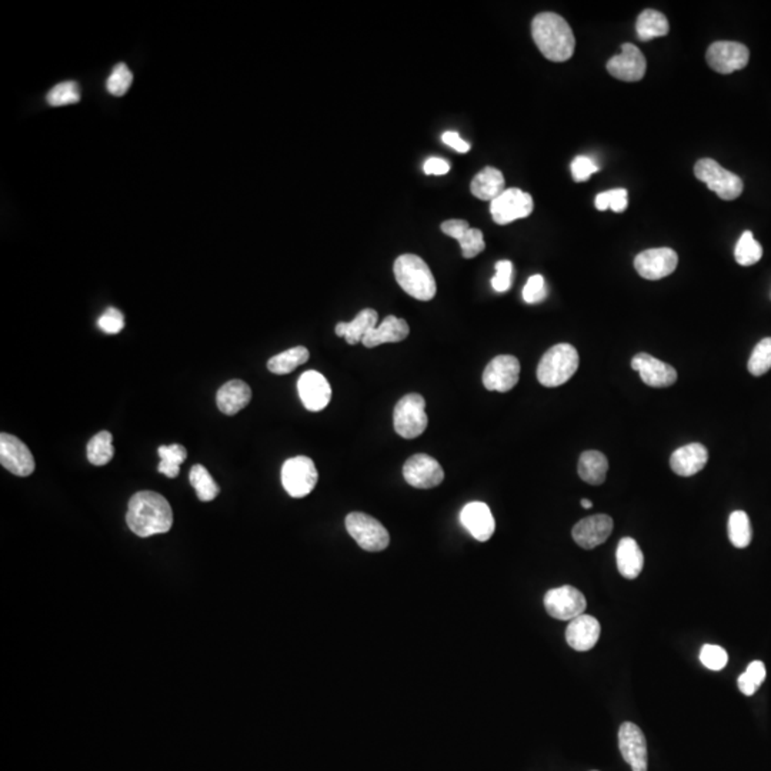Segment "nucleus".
<instances>
[{
  "label": "nucleus",
  "mask_w": 771,
  "mask_h": 771,
  "mask_svg": "<svg viewBox=\"0 0 771 771\" xmlns=\"http://www.w3.org/2000/svg\"><path fill=\"white\" fill-rule=\"evenodd\" d=\"M126 523L139 537L163 535L172 529V507L159 493L149 490L136 493L129 500Z\"/></svg>",
  "instance_id": "f257e3e1"
},
{
  "label": "nucleus",
  "mask_w": 771,
  "mask_h": 771,
  "mask_svg": "<svg viewBox=\"0 0 771 771\" xmlns=\"http://www.w3.org/2000/svg\"><path fill=\"white\" fill-rule=\"evenodd\" d=\"M531 37L538 51L549 61L562 63L573 56L576 39L570 25L556 13L545 12L531 22Z\"/></svg>",
  "instance_id": "f03ea898"
},
{
  "label": "nucleus",
  "mask_w": 771,
  "mask_h": 771,
  "mask_svg": "<svg viewBox=\"0 0 771 771\" xmlns=\"http://www.w3.org/2000/svg\"><path fill=\"white\" fill-rule=\"evenodd\" d=\"M398 286L420 301H429L436 296L438 286L431 267L416 255H402L393 266Z\"/></svg>",
  "instance_id": "7ed1b4c3"
},
{
  "label": "nucleus",
  "mask_w": 771,
  "mask_h": 771,
  "mask_svg": "<svg viewBox=\"0 0 771 771\" xmlns=\"http://www.w3.org/2000/svg\"><path fill=\"white\" fill-rule=\"evenodd\" d=\"M578 350L569 343L553 346L543 355L537 366V381L545 388H559L570 381L578 372Z\"/></svg>",
  "instance_id": "20e7f679"
},
{
  "label": "nucleus",
  "mask_w": 771,
  "mask_h": 771,
  "mask_svg": "<svg viewBox=\"0 0 771 771\" xmlns=\"http://www.w3.org/2000/svg\"><path fill=\"white\" fill-rule=\"evenodd\" d=\"M393 424L396 433L403 439L412 440L422 436L429 424L423 396L417 393L403 396L396 405Z\"/></svg>",
  "instance_id": "39448f33"
},
{
  "label": "nucleus",
  "mask_w": 771,
  "mask_h": 771,
  "mask_svg": "<svg viewBox=\"0 0 771 771\" xmlns=\"http://www.w3.org/2000/svg\"><path fill=\"white\" fill-rule=\"evenodd\" d=\"M694 175L723 201H735L744 189L742 177L728 172L713 159H700L694 165Z\"/></svg>",
  "instance_id": "423d86ee"
},
{
  "label": "nucleus",
  "mask_w": 771,
  "mask_h": 771,
  "mask_svg": "<svg viewBox=\"0 0 771 771\" xmlns=\"http://www.w3.org/2000/svg\"><path fill=\"white\" fill-rule=\"evenodd\" d=\"M319 480L316 464L310 457L298 455L284 462L282 467V485L287 495L301 499L313 492Z\"/></svg>",
  "instance_id": "0eeeda50"
},
{
  "label": "nucleus",
  "mask_w": 771,
  "mask_h": 771,
  "mask_svg": "<svg viewBox=\"0 0 771 771\" xmlns=\"http://www.w3.org/2000/svg\"><path fill=\"white\" fill-rule=\"evenodd\" d=\"M346 530L355 542L366 552H381L388 549L390 536L381 521L360 512H353L346 517Z\"/></svg>",
  "instance_id": "6e6552de"
},
{
  "label": "nucleus",
  "mask_w": 771,
  "mask_h": 771,
  "mask_svg": "<svg viewBox=\"0 0 771 771\" xmlns=\"http://www.w3.org/2000/svg\"><path fill=\"white\" fill-rule=\"evenodd\" d=\"M533 209H535L533 198L517 187L506 189L499 198L490 203L493 220L502 226L528 217L533 212Z\"/></svg>",
  "instance_id": "1a4fd4ad"
},
{
  "label": "nucleus",
  "mask_w": 771,
  "mask_h": 771,
  "mask_svg": "<svg viewBox=\"0 0 771 771\" xmlns=\"http://www.w3.org/2000/svg\"><path fill=\"white\" fill-rule=\"evenodd\" d=\"M586 604L585 595L573 586L552 588L545 595V610L557 620L571 621L585 614Z\"/></svg>",
  "instance_id": "9d476101"
},
{
  "label": "nucleus",
  "mask_w": 771,
  "mask_h": 771,
  "mask_svg": "<svg viewBox=\"0 0 771 771\" xmlns=\"http://www.w3.org/2000/svg\"><path fill=\"white\" fill-rule=\"evenodd\" d=\"M749 59V47L737 42H714L706 53L709 66L721 75L742 70L746 68Z\"/></svg>",
  "instance_id": "9b49d317"
},
{
  "label": "nucleus",
  "mask_w": 771,
  "mask_h": 771,
  "mask_svg": "<svg viewBox=\"0 0 771 771\" xmlns=\"http://www.w3.org/2000/svg\"><path fill=\"white\" fill-rule=\"evenodd\" d=\"M0 463L19 478H28L37 467L29 447L21 439L8 433L0 434Z\"/></svg>",
  "instance_id": "f8f14e48"
},
{
  "label": "nucleus",
  "mask_w": 771,
  "mask_h": 771,
  "mask_svg": "<svg viewBox=\"0 0 771 771\" xmlns=\"http://www.w3.org/2000/svg\"><path fill=\"white\" fill-rule=\"evenodd\" d=\"M403 478L412 488H433L445 480V472L438 460L431 455L419 453L405 463Z\"/></svg>",
  "instance_id": "ddd939ff"
},
{
  "label": "nucleus",
  "mask_w": 771,
  "mask_h": 771,
  "mask_svg": "<svg viewBox=\"0 0 771 771\" xmlns=\"http://www.w3.org/2000/svg\"><path fill=\"white\" fill-rule=\"evenodd\" d=\"M678 256L673 249L656 248L642 251L635 258V269L643 279L660 280L675 273Z\"/></svg>",
  "instance_id": "4468645a"
},
{
  "label": "nucleus",
  "mask_w": 771,
  "mask_h": 771,
  "mask_svg": "<svg viewBox=\"0 0 771 771\" xmlns=\"http://www.w3.org/2000/svg\"><path fill=\"white\" fill-rule=\"evenodd\" d=\"M647 62L639 47L633 44L621 45L620 54L607 62V72L614 79L639 82L646 75Z\"/></svg>",
  "instance_id": "2eb2a0df"
},
{
  "label": "nucleus",
  "mask_w": 771,
  "mask_h": 771,
  "mask_svg": "<svg viewBox=\"0 0 771 771\" xmlns=\"http://www.w3.org/2000/svg\"><path fill=\"white\" fill-rule=\"evenodd\" d=\"M521 362L510 355H500L488 363L483 373V384L490 391L506 393L519 383Z\"/></svg>",
  "instance_id": "dca6fc26"
},
{
  "label": "nucleus",
  "mask_w": 771,
  "mask_h": 771,
  "mask_svg": "<svg viewBox=\"0 0 771 771\" xmlns=\"http://www.w3.org/2000/svg\"><path fill=\"white\" fill-rule=\"evenodd\" d=\"M619 749L626 763L633 771H647V742L642 728L635 723L626 721L619 730Z\"/></svg>",
  "instance_id": "f3484780"
},
{
  "label": "nucleus",
  "mask_w": 771,
  "mask_h": 771,
  "mask_svg": "<svg viewBox=\"0 0 771 771\" xmlns=\"http://www.w3.org/2000/svg\"><path fill=\"white\" fill-rule=\"evenodd\" d=\"M298 391L301 403L308 412H322L331 403V384L316 370H308L299 377Z\"/></svg>",
  "instance_id": "a211bd4d"
},
{
  "label": "nucleus",
  "mask_w": 771,
  "mask_h": 771,
  "mask_svg": "<svg viewBox=\"0 0 771 771\" xmlns=\"http://www.w3.org/2000/svg\"><path fill=\"white\" fill-rule=\"evenodd\" d=\"M632 369L650 388H670L677 381V372L668 363L656 359L649 353H639L632 360Z\"/></svg>",
  "instance_id": "6ab92c4d"
},
{
  "label": "nucleus",
  "mask_w": 771,
  "mask_h": 771,
  "mask_svg": "<svg viewBox=\"0 0 771 771\" xmlns=\"http://www.w3.org/2000/svg\"><path fill=\"white\" fill-rule=\"evenodd\" d=\"M613 519L607 514H595L578 521L571 531L574 542L581 549L592 550L603 545L613 531Z\"/></svg>",
  "instance_id": "aec40b11"
},
{
  "label": "nucleus",
  "mask_w": 771,
  "mask_h": 771,
  "mask_svg": "<svg viewBox=\"0 0 771 771\" xmlns=\"http://www.w3.org/2000/svg\"><path fill=\"white\" fill-rule=\"evenodd\" d=\"M440 229L446 236L453 237L459 242L462 255L464 258H473L485 250L486 243L483 232L473 229L466 220L452 219L441 223Z\"/></svg>",
  "instance_id": "412c9836"
},
{
  "label": "nucleus",
  "mask_w": 771,
  "mask_h": 771,
  "mask_svg": "<svg viewBox=\"0 0 771 771\" xmlns=\"http://www.w3.org/2000/svg\"><path fill=\"white\" fill-rule=\"evenodd\" d=\"M460 521L479 542H488L495 533L496 521L486 503L472 502L463 507Z\"/></svg>",
  "instance_id": "4be33fe9"
},
{
  "label": "nucleus",
  "mask_w": 771,
  "mask_h": 771,
  "mask_svg": "<svg viewBox=\"0 0 771 771\" xmlns=\"http://www.w3.org/2000/svg\"><path fill=\"white\" fill-rule=\"evenodd\" d=\"M600 637V623L597 619L581 614L569 623L566 630L567 644L576 652H588L597 644Z\"/></svg>",
  "instance_id": "5701e85b"
},
{
  "label": "nucleus",
  "mask_w": 771,
  "mask_h": 771,
  "mask_svg": "<svg viewBox=\"0 0 771 771\" xmlns=\"http://www.w3.org/2000/svg\"><path fill=\"white\" fill-rule=\"evenodd\" d=\"M709 462V452L701 443H690L673 452L670 457L671 471L682 478H692L700 473Z\"/></svg>",
  "instance_id": "b1692460"
},
{
  "label": "nucleus",
  "mask_w": 771,
  "mask_h": 771,
  "mask_svg": "<svg viewBox=\"0 0 771 771\" xmlns=\"http://www.w3.org/2000/svg\"><path fill=\"white\" fill-rule=\"evenodd\" d=\"M410 327L405 319L400 317L388 316L381 322V326H376L369 332L363 339V346L367 349L377 348L384 343H398L407 339Z\"/></svg>",
  "instance_id": "393cba45"
},
{
  "label": "nucleus",
  "mask_w": 771,
  "mask_h": 771,
  "mask_svg": "<svg viewBox=\"0 0 771 771\" xmlns=\"http://www.w3.org/2000/svg\"><path fill=\"white\" fill-rule=\"evenodd\" d=\"M251 400V389L242 381H230L223 384L216 395V403L220 412L234 416L243 410Z\"/></svg>",
  "instance_id": "a878e982"
},
{
  "label": "nucleus",
  "mask_w": 771,
  "mask_h": 771,
  "mask_svg": "<svg viewBox=\"0 0 771 771\" xmlns=\"http://www.w3.org/2000/svg\"><path fill=\"white\" fill-rule=\"evenodd\" d=\"M616 562L617 569L623 578L628 580L639 578L644 566V556L635 538H621L617 545Z\"/></svg>",
  "instance_id": "bb28decb"
},
{
  "label": "nucleus",
  "mask_w": 771,
  "mask_h": 771,
  "mask_svg": "<svg viewBox=\"0 0 771 771\" xmlns=\"http://www.w3.org/2000/svg\"><path fill=\"white\" fill-rule=\"evenodd\" d=\"M504 191H506L504 176L499 169H496L492 166H488L485 169L480 170L472 180V194L480 201H488L492 203Z\"/></svg>",
  "instance_id": "cd10ccee"
},
{
  "label": "nucleus",
  "mask_w": 771,
  "mask_h": 771,
  "mask_svg": "<svg viewBox=\"0 0 771 771\" xmlns=\"http://www.w3.org/2000/svg\"><path fill=\"white\" fill-rule=\"evenodd\" d=\"M377 319H379V315H377L376 310H373V308H365L352 322H349V324L341 322V324H339L336 326V334L340 336V338H345L349 345H357V343L363 341L365 336L372 329L376 327Z\"/></svg>",
  "instance_id": "c85d7f7f"
},
{
  "label": "nucleus",
  "mask_w": 771,
  "mask_h": 771,
  "mask_svg": "<svg viewBox=\"0 0 771 771\" xmlns=\"http://www.w3.org/2000/svg\"><path fill=\"white\" fill-rule=\"evenodd\" d=\"M607 471H609V460L603 453L597 450L581 453L578 464L581 480L592 486L603 485L606 481Z\"/></svg>",
  "instance_id": "c756f323"
},
{
  "label": "nucleus",
  "mask_w": 771,
  "mask_h": 771,
  "mask_svg": "<svg viewBox=\"0 0 771 771\" xmlns=\"http://www.w3.org/2000/svg\"><path fill=\"white\" fill-rule=\"evenodd\" d=\"M636 32H637V37L643 42H647V40L668 35L670 25H668V18L661 12L654 11V9H646L637 18Z\"/></svg>",
  "instance_id": "7c9ffc66"
},
{
  "label": "nucleus",
  "mask_w": 771,
  "mask_h": 771,
  "mask_svg": "<svg viewBox=\"0 0 771 771\" xmlns=\"http://www.w3.org/2000/svg\"><path fill=\"white\" fill-rule=\"evenodd\" d=\"M308 357H310V353H308V349L298 346V348H291L286 352L273 356L272 359L267 362V369L275 374H289L301 365H305Z\"/></svg>",
  "instance_id": "2f4dec72"
},
{
  "label": "nucleus",
  "mask_w": 771,
  "mask_h": 771,
  "mask_svg": "<svg viewBox=\"0 0 771 771\" xmlns=\"http://www.w3.org/2000/svg\"><path fill=\"white\" fill-rule=\"evenodd\" d=\"M87 459L94 466H104L108 464L113 455H115V447H113V436L111 431H103L97 433L96 436L90 439L87 443Z\"/></svg>",
  "instance_id": "473e14b6"
},
{
  "label": "nucleus",
  "mask_w": 771,
  "mask_h": 771,
  "mask_svg": "<svg viewBox=\"0 0 771 771\" xmlns=\"http://www.w3.org/2000/svg\"><path fill=\"white\" fill-rule=\"evenodd\" d=\"M158 455L160 457L158 471L165 474L166 478L175 479L179 476L180 464L186 460L187 450L182 445L160 446L158 448Z\"/></svg>",
  "instance_id": "72a5a7b5"
},
{
  "label": "nucleus",
  "mask_w": 771,
  "mask_h": 771,
  "mask_svg": "<svg viewBox=\"0 0 771 771\" xmlns=\"http://www.w3.org/2000/svg\"><path fill=\"white\" fill-rule=\"evenodd\" d=\"M189 479H191L192 486L196 490V495H198L201 502H212V500H215L219 496V485L216 483L215 479L212 478V474L209 473L205 466L194 464L192 467Z\"/></svg>",
  "instance_id": "f704fd0d"
},
{
  "label": "nucleus",
  "mask_w": 771,
  "mask_h": 771,
  "mask_svg": "<svg viewBox=\"0 0 771 771\" xmlns=\"http://www.w3.org/2000/svg\"><path fill=\"white\" fill-rule=\"evenodd\" d=\"M751 526H750L749 516L742 510L733 512L728 517V538L737 549H746L751 543Z\"/></svg>",
  "instance_id": "c9c22d12"
},
{
  "label": "nucleus",
  "mask_w": 771,
  "mask_h": 771,
  "mask_svg": "<svg viewBox=\"0 0 771 771\" xmlns=\"http://www.w3.org/2000/svg\"><path fill=\"white\" fill-rule=\"evenodd\" d=\"M761 256H763L761 244L754 239L753 234L747 230L740 236L739 242L735 244V262L739 263L740 266H753L757 262H760Z\"/></svg>",
  "instance_id": "e433bc0d"
},
{
  "label": "nucleus",
  "mask_w": 771,
  "mask_h": 771,
  "mask_svg": "<svg viewBox=\"0 0 771 771\" xmlns=\"http://www.w3.org/2000/svg\"><path fill=\"white\" fill-rule=\"evenodd\" d=\"M747 367L750 373L756 377L767 373L771 369V338L763 339L757 343L750 356Z\"/></svg>",
  "instance_id": "4c0bfd02"
},
{
  "label": "nucleus",
  "mask_w": 771,
  "mask_h": 771,
  "mask_svg": "<svg viewBox=\"0 0 771 771\" xmlns=\"http://www.w3.org/2000/svg\"><path fill=\"white\" fill-rule=\"evenodd\" d=\"M47 103L59 108L66 104L78 103L80 101L79 85L76 82H62L47 94Z\"/></svg>",
  "instance_id": "58836bf2"
},
{
  "label": "nucleus",
  "mask_w": 771,
  "mask_h": 771,
  "mask_svg": "<svg viewBox=\"0 0 771 771\" xmlns=\"http://www.w3.org/2000/svg\"><path fill=\"white\" fill-rule=\"evenodd\" d=\"M595 206L600 212L611 209L613 212H625L628 206V193L626 189H611V191L602 192L595 199Z\"/></svg>",
  "instance_id": "ea45409f"
},
{
  "label": "nucleus",
  "mask_w": 771,
  "mask_h": 771,
  "mask_svg": "<svg viewBox=\"0 0 771 771\" xmlns=\"http://www.w3.org/2000/svg\"><path fill=\"white\" fill-rule=\"evenodd\" d=\"M766 668L761 661H751L749 664L747 670L739 677V689L742 694L746 696H753L754 693L759 690L761 683L766 680Z\"/></svg>",
  "instance_id": "a19ab883"
},
{
  "label": "nucleus",
  "mask_w": 771,
  "mask_h": 771,
  "mask_svg": "<svg viewBox=\"0 0 771 771\" xmlns=\"http://www.w3.org/2000/svg\"><path fill=\"white\" fill-rule=\"evenodd\" d=\"M133 82V75L125 63H118L109 76L106 87L113 96H123L129 90Z\"/></svg>",
  "instance_id": "79ce46f5"
},
{
  "label": "nucleus",
  "mask_w": 771,
  "mask_h": 771,
  "mask_svg": "<svg viewBox=\"0 0 771 771\" xmlns=\"http://www.w3.org/2000/svg\"><path fill=\"white\" fill-rule=\"evenodd\" d=\"M700 661L709 670L720 671L727 666L728 656L723 647L706 644L700 652Z\"/></svg>",
  "instance_id": "37998d69"
},
{
  "label": "nucleus",
  "mask_w": 771,
  "mask_h": 771,
  "mask_svg": "<svg viewBox=\"0 0 771 771\" xmlns=\"http://www.w3.org/2000/svg\"><path fill=\"white\" fill-rule=\"evenodd\" d=\"M570 170L574 182L581 184V182H587L592 177V175L599 172L600 166L592 158L580 154L578 158H574L570 165Z\"/></svg>",
  "instance_id": "c03bdc74"
},
{
  "label": "nucleus",
  "mask_w": 771,
  "mask_h": 771,
  "mask_svg": "<svg viewBox=\"0 0 771 771\" xmlns=\"http://www.w3.org/2000/svg\"><path fill=\"white\" fill-rule=\"evenodd\" d=\"M547 298V286L542 275H535L528 280L523 287V300L529 305H536Z\"/></svg>",
  "instance_id": "a18cd8bd"
},
{
  "label": "nucleus",
  "mask_w": 771,
  "mask_h": 771,
  "mask_svg": "<svg viewBox=\"0 0 771 771\" xmlns=\"http://www.w3.org/2000/svg\"><path fill=\"white\" fill-rule=\"evenodd\" d=\"M513 282V263L510 260H500L496 263V275L492 279V287L499 293H504L512 287Z\"/></svg>",
  "instance_id": "49530a36"
},
{
  "label": "nucleus",
  "mask_w": 771,
  "mask_h": 771,
  "mask_svg": "<svg viewBox=\"0 0 771 771\" xmlns=\"http://www.w3.org/2000/svg\"><path fill=\"white\" fill-rule=\"evenodd\" d=\"M97 326L106 334L120 333L123 331V327H125L123 313L118 310V308H109L102 315L101 319L97 320Z\"/></svg>",
  "instance_id": "de8ad7c7"
},
{
  "label": "nucleus",
  "mask_w": 771,
  "mask_h": 771,
  "mask_svg": "<svg viewBox=\"0 0 771 771\" xmlns=\"http://www.w3.org/2000/svg\"><path fill=\"white\" fill-rule=\"evenodd\" d=\"M423 169L426 175L441 176V175L448 173V170H450V165H448V162H446L445 159L431 158L427 159Z\"/></svg>",
  "instance_id": "09e8293b"
},
{
  "label": "nucleus",
  "mask_w": 771,
  "mask_h": 771,
  "mask_svg": "<svg viewBox=\"0 0 771 771\" xmlns=\"http://www.w3.org/2000/svg\"><path fill=\"white\" fill-rule=\"evenodd\" d=\"M441 139H443V142L447 146L452 147V149L459 152V153H467V152L471 151V144H467L466 140H463L457 132H445Z\"/></svg>",
  "instance_id": "8fccbe9b"
},
{
  "label": "nucleus",
  "mask_w": 771,
  "mask_h": 771,
  "mask_svg": "<svg viewBox=\"0 0 771 771\" xmlns=\"http://www.w3.org/2000/svg\"><path fill=\"white\" fill-rule=\"evenodd\" d=\"M580 504L585 507V509H592L593 507V503L587 499H581Z\"/></svg>",
  "instance_id": "3c124183"
}]
</instances>
